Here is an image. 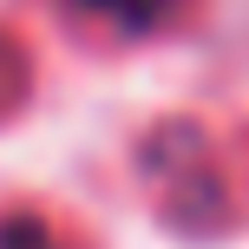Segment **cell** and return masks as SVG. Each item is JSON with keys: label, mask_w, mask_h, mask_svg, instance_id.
I'll use <instances>...</instances> for the list:
<instances>
[{"label": "cell", "mask_w": 249, "mask_h": 249, "mask_svg": "<svg viewBox=\"0 0 249 249\" xmlns=\"http://www.w3.org/2000/svg\"><path fill=\"white\" fill-rule=\"evenodd\" d=\"M0 249H66V243L39 210H7L0 216Z\"/></svg>", "instance_id": "cell-4"}, {"label": "cell", "mask_w": 249, "mask_h": 249, "mask_svg": "<svg viewBox=\"0 0 249 249\" xmlns=\"http://www.w3.org/2000/svg\"><path fill=\"white\" fill-rule=\"evenodd\" d=\"M138 164H144V190L158 197V210L177 230H216L230 216V177L216 164L210 138L190 118L158 124L144 138V151H138Z\"/></svg>", "instance_id": "cell-1"}, {"label": "cell", "mask_w": 249, "mask_h": 249, "mask_svg": "<svg viewBox=\"0 0 249 249\" xmlns=\"http://www.w3.org/2000/svg\"><path fill=\"white\" fill-rule=\"evenodd\" d=\"M79 20H99L105 33H164L190 0H66Z\"/></svg>", "instance_id": "cell-2"}, {"label": "cell", "mask_w": 249, "mask_h": 249, "mask_svg": "<svg viewBox=\"0 0 249 249\" xmlns=\"http://www.w3.org/2000/svg\"><path fill=\"white\" fill-rule=\"evenodd\" d=\"M26 92H33V59H26V46L0 26V118H7Z\"/></svg>", "instance_id": "cell-3"}]
</instances>
